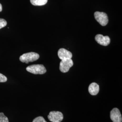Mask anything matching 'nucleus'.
I'll return each instance as SVG.
<instances>
[{"label": "nucleus", "instance_id": "f257e3e1", "mask_svg": "<svg viewBox=\"0 0 122 122\" xmlns=\"http://www.w3.org/2000/svg\"><path fill=\"white\" fill-rule=\"evenodd\" d=\"M39 55L37 53L30 52L24 53L20 57V60L22 62L28 64L29 62H33L39 59Z\"/></svg>", "mask_w": 122, "mask_h": 122}, {"label": "nucleus", "instance_id": "f03ea898", "mask_svg": "<svg viewBox=\"0 0 122 122\" xmlns=\"http://www.w3.org/2000/svg\"><path fill=\"white\" fill-rule=\"evenodd\" d=\"M26 71L34 74H44L47 71L43 65L35 64L26 67Z\"/></svg>", "mask_w": 122, "mask_h": 122}, {"label": "nucleus", "instance_id": "7ed1b4c3", "mask_svg": "<svg viewBox=\"0 0 122 122\" xmlns=\"http://www.w3.org/2000/svg\"><path fill=\"white\" fill-rule=\"evenodd\" d=\"M94 16L97 21L99 22L102 26H105L108 23V17L106 13L96 11L94 14Z\"/></svg>", "mask_w": 122, "mask_h": 122}, {"label": "nucleus", "instance_id": "20e7f679", "mask_svg": "<svg viewBox=\"0 0 122 122\" xmlns=\"http://www.w3.org/2000/svg\"><path fill=\"white\" fill-rule=\"evenodd\" d=\"M73 65V62L71 59L61 60L60 63L59 69L62 73H66L69 71Z\"/></svg>", "mask_w": 122, "mask_h": 122}, {"label": "nucleus", "instance_id": "39448f33", "mask_svg": "<svg viewBox=\"0 0 122 122\" xmlns=\"http://www.w3.org/2000/svg\"><path fill=\"white\" fill-rule=\"evenodd\" d=\"M49 121L52 122H61L63 119V115L59 111H51L48 116Z\"/></svg>", "mask_w": 122, "mask_h": 122}, {"label": "nucleus", "instance_id": "423d86ee", "mask_svg": "<svg viewBox=\"0 0 122 122\" xmlns=\"http://www.w3.org/2000/svg\"><path fill=\"white\" fill-rule=\"evenodd\" d=\"M110 118L113 122H122V115L118 108H113L110 112Z\"/></svg>", "mask_w": 122, "mask_h": 122}, {"label": "nucleus", "instance_id": "0eeeda50", "mask_svg": "<svg viewBox=\"0 0 122 122\" xmlns=\"http://www.w3.org/2000/svg\"><path fill=\"white\" fill-rule=\"evenodd\" d=\"M96 42L101 45L107 46L109 45L110 43V39L108 36H104L102 35H97L95 37Z\"/></svg>", "mask_w": 122, "mask_h": 122}, {"label": "nucleus", "instance_id": "6e6552de", "mask_svg": "<svg viewBox=\"0 0 122 122\" xmlns=\"http://www.w3.org/2000/svg\"><path fill=\"white\" fill-rule=\"evenodd\" d=\"M58 56L61 60H66L71 59L72 54L70 51L66 50L65 48H60L58 51Z\"/></svg>", "mask_w": 122, "mask_h": 122}, {"label": "nucleus", "instance_id": "1a4fd4ad", "mask_svg": "<svg viewBox=\"0 0 122 122\" xmlns=\"http://www.w3.org/2000/svg\"><path fill=\"white\" fill-rule=\"evenodd\" d=\"M88 91L92 96H96L100 91L99 86L95 82L91 84L88 88Z\"/></svg>", "mask_w": 122, "mask_h": 122}, {"label": "nucleus", "instance_id": "9d476101", "mask_svg": "<svg viewBox=\"0 0 122 122\" xmlns=\"http://www.w3.org/2000/svg\"><path fill=\"white\" fill-rule=\"evenodd\" d=\"M48 0H30L31 3L35 6H42L47 4Z\"/></svg>", "mask_w": 122, "mask_h": 122}, {"label": "nucleus", "instance_id": "9b49d317", "mask_svg": "<svg viewBox=\"0 0 122 122\" xmlns=\"http://www.w3.org/2000/svg\"><path fill=\"white\" fill-rule=\"evenodd\" d=\"M0 122H9L8 118L3 113H0Z\"/></svg>", "mask_w": 122, "mask_h": 122}, {"label": "nucleus", "instance_id": "f8f14e48", "mask_svg": "<svg viewBox=\"0 0 122 122\" xmlns=\"http://www.w3.org/2000/svg\"><path fill=\"white\" fill-rule=\"evenodd\" d=\"M33 122H47V121L43 117L39 116L35 118Z\"/></svg>", "mask_w": 122, "mask_h": 122}, {"label": "nucleus", "instance_id": "ddd939ff", "mask_svg": "<svg viewBox=\"0 0 122 122\" xmlns=\"http://www.w3.org/2000/svg\"><path fill=\"white\" fill-rule=\"evenodd\" d=\"M7 25L6 21L3 19L0 18V29L4 27Z\"/></svg>", "mask_w": 122, "mask_h": 122}, {"label": "nucleus", "instance_id": "4468645a", "mask_svg": "<svg viewBox=\"0 0 122 122\" xmlns=\"http://www.w3.org/2000/svg\"><path fill=\"white\" fill-rule=\"evenodd\" d=\"M7 77L3 74L0 73V82H5L7 81Z\"/></svg>", "mask_w": 122, "mask_h": 122}, {"label": "nucleus", "instance_id": "2eb2a0df", "mask_svg": "<svg viewBox=\"0 0 122 122\" xmlns=\"http://www.w3.org/2000/svg\"><path fill=\"white\" fill-rule=\"evenodd\" d=\"M2 10V5L0 3V12H1Z\"/></svg>", "mask_w": 122, "mask_h": 122}]
</instances>
